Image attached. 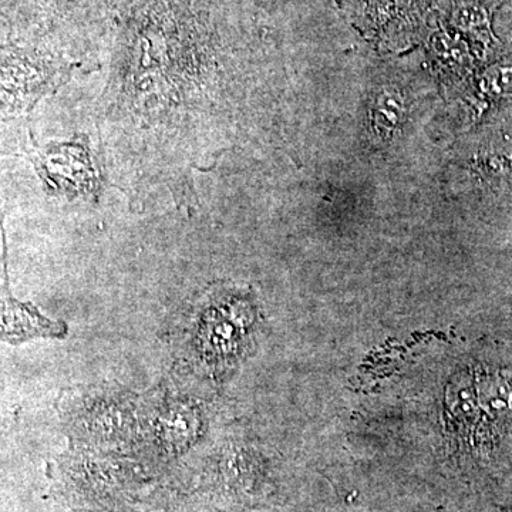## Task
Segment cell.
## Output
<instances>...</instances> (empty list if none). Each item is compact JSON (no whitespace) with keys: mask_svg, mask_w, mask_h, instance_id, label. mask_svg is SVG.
<instances>
[{"mask_svg":"<svg viewBox=\"0 0 512 512\" xmlns=\"http://www.w3.org/2000/svg\"><path fill=\"white\" fill-rule=\"evenodd\" d=\"M8 282L2 288V336L10 345H20L33 338L63 339L67 326L45 318L32 303H22L10 296Z\"/></svg>","mask_w":512,"mask_h":512,"instance_id":"7a4b0ae2","label":"cell"},{"mask_svg":"<svg viewBox=\"0 0 512 512\" xmlns=\"http://www.w3.org/2000/svg\"><path fill=\"white\" fill-rule=\"evenodd\" d=\"M89 154L74 144L47 148L37 154L36 167L50 190L63 194H83L96 185Z\"/></svg>","mask_w":512,"mask_h":512,"instance_id":"6da1fadb","label":"cell"}]
</instances>
